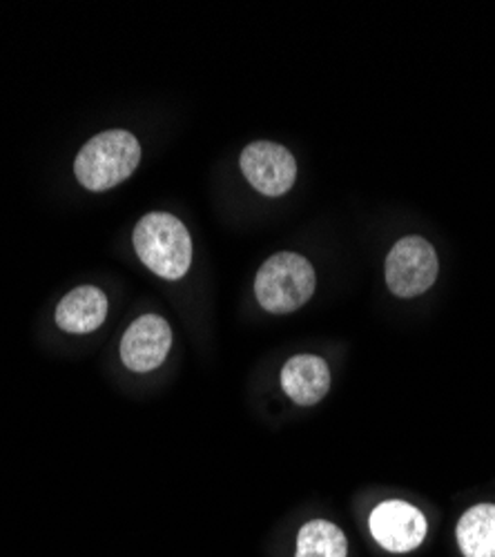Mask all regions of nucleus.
<instances>
[{"mask_svg": "<svg viewBox=\"0 0 495 557\" xmlns=\"http://www.w3.org/2000/svg\"><path fill=\"white\" fill-rule=\"evenodd\" d=\"M134 250L163 278H182L193 263L188 227L168 212L146 214L134 227Z\"/></svg>", "mask_w": 495, "mask_h": 557, "instance_id": "2", "label": "nucleus"}, {"mask_svg": "<svg viewBox=\"0 0 495 557\" xmlns=\"http://www.w3.org/2000/svg\"><path fill=\"white\" fill-rule=\"evenodd\" d=\"M318 276L310 261L295 252H277L257 272L255 295L263 310L288 314L301 308L314 293Z\"/></svg>", "mask_w": 495, "mask_h": 557, "instance_id": "3", "label": "nucleus"}, {"mask_svg": "<svg viewBox=\"0 0 495 557\" xmlns=\"http://www.w3.org/2000/svg\"><path fill=\"white\" fill-rule=\"evenodd\" d=\"M458 544L465 557H495V504L467 510L458 522Z\"/></svg>", "mask_w": 495, "mask_h": 557, "instance_id": "10", "label": "nucleus"}, {"mask_svg": "<svg viewBox=\"0 0 495 557\" xmlns=\"http://www.w3.org/2000/svg\"><path fill=\"white\" fill-rule=\"evenodd\" d=\"M426 518L409 502H384L371 516V533L391 553H409L426 537Z\"/></svg>", "mask_w": 495, "mask_h": 557, "instance_id": "6", "label": "nucleus"}, {"mask_svg": "<svg viewBox=\"0 0 495 557\" xmlns=\"http://www.w3.org/2000/svg\"><path fill=\"white\" fill-rule=\"evenodd\" d=\"M108 317V297L95 286H81L67 293L57 308L59 329L74 335L97 331Z\"/></svg>", "mask_w": 495, "mask_h": 557, "instance_id": "9", "label": "nucleus"}, {"mask_svg": "<svg viewBox=\"0 0 495 557\" xmlns=\"http://www.w3.org/2000/svg\"><path fill=\"white\" fill-rule=\"evenodd\" d=\"M170 346V323L159 314H144L123 335L121 359L134 373H150L165 361Z\"/></svg>", "mask_w": 495, "mask_h": 557, "instance_id": "7", "label": "nucleus"}, {"mask_svg": "<svg viewBox=\"0 0 495 557\" xmlns=\"http://www.w3.org/2000/svg\"><path fill=\"white\" fill-rule=\"evenodd\" d=\"M139 161L141 146L137 136L125 129H108L81 148L74 161V174L83 188L106 193L137 170Z\"/></svg>", "mask_w": 495, "mask_h": 557, "instance_id": "1", "label": "nucleus"}, {"mask_svg": "<svg viewBox=\"0 0 495 557\" xmlns=\"http://www.w3.org/2000/svg\"><path fill=\"white\" fill-rule=\"evenodd\" d=\"M282 386L299 406L320 404L331 391L329 363L314 355H297L284 363Z\"/></svg>", "mask_w": 495, "mask_h": 557, "instance_id": "8", "label": "nucleus"}, {"mask_svg": "<svg viewBox=\"0 0 495 557\" xmlns=\"http://www.w3.org/2000/svg\"><path fill=\"white\" fill-rule=\"evenodd\" d=\"M348 542L344 531L326 520H312L297 535L295 557H346Z\"/></svg>", "mask_w": 495, "mask_h": 557, "instance_id": "11", "label": "nucleus"}, {"mask_svg": "<svg viewBox=\"0 0 495 557\" xmlns=\"http://www.w3.org/2000/svg\"><path fill=\"white\" fill-rule=\"evenodd\" d=\"M437 270V255L426 239L404 237L386 257V284L395 297L411 299L435 284Z\"/></svg>", "mask_w": 495, "mask_h": 557, "instance_id": "4", "label": "nucleus"}, {"mask_svg": "<svg viewBox=\"0 0 495 557\" xmlns=\"http://www.w3.org/2000/svg\"><path fill=\"white\" fill-rule=\"evenodd\" d=\"M242 172L261 195L282 197L297 178V161L284 146L257 141L242 152Z\"/></svg>", "mask_w": 495, "mask_h": 557, "instance_id": "5", "label": "nucleus"}]
</instances>
